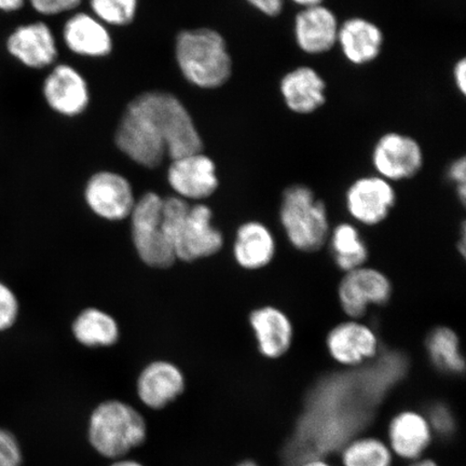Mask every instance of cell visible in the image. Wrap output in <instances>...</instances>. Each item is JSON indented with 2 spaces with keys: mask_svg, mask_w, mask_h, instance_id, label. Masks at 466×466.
Segmentation results:
<instances>
[{
  "mask_svg": "<svg viewBox=\"0 0 466 466\" xmlns=\"http://www.w3.org/2000/svg\"><path fill=\"white\" fill-rule=\"evenodd\" d=\"M115 142L132 161L148 168L159 167L166 156L174 160L203 150L187 108L177 96L160 91L143 93L127 105Z\"/></svg>",
  "mask_w": 466,
  "mask_h": 466,
  "instance_id": "obj_1",
  "label": "cell"
},
{
  "mask_svg": "<svg viewBox=\"0 0 466 466\" xmlns=\"http://www.w3.org/2000/svg\"><path fill=\"white\" fill-rule=\"evenodd\" d=\"M212 211L204 204L190 207L182 198L163 199L162 225L175 258L194 261L215 255L224 238L212 225Z\"/></svg>",
  "mask_w": 466,
  "mask_h": 466,
  "instance_id": "obj_2",
  "label": "cell"
},
{
  "mask_svg": "<svg viewBox=\"0 0 466 466\" xmlns=\"http://www.w3.org/2000/svg\"><path fill=\"white\" fill-rule=\"evenodd\" d=\"M87 442L98 456L112 460L127 458L142 447L148 437V425L142 413L118 400H105L90 413Z\"/></svg>",
  "mask_w": 466,
  "mask_h": 466,
  "instance_id": "obj_3",
  "label": "cell"
},
{
  "mask_svg": "<svg viewBox=\"0 0 466 466\" xmlns=\"http://www.w3.org/2000/svg\"><path fill=\"white\" fill-rule=\"evenodd\" d=\"M175 56L184 77L201 89H217L231 77L228 46L214 29H189L179 33Z\"/></svg>",
  "mask_w": 466,
  "mask_h": 466,
  "instance_id": "obj_4",
  "label": "cell"
},
{
  "mask_svg": "<svg viewBox=\"0 0 466 466\" xmlns=\"http://www.w3.org/2000/svg\"><path fill=\"white\" fill-rule=\"evenodd\" d=\"M279 218L285 237L295 249L313 253L328 243V208L308 186L296 184L284 190Z\"/></svg>",
  "mask_w": 466,
  "mask_h": 466,
  "instance_id": "obj_5",
  "label": "cell"
},
{
  "mask_svg": "<svg viewBox=\"0 0 466 466\" xmlns=\"http://www.w3.org/2000/svg\"><path fill=\"white\" fill-rule=\"evenodd\" d=\"M163 199L155 192L136 202L130 215L132 238L139 258L154 268L171 267L177 258L162 225Z\"/></svg>",
  "mask_w": 466,
  "mask_h": 466,
  "instance_id": "obj_6",
  "label": "cell"
},
{
  "mask_svg": "<svg viewBox=\"0 0 466 466\" xmlns=\"http://www.w3.org/2000/svg\"><path fill=\"white\" fill-rule=\"evenodd\" d=\"M376 175L390 183L411 179L422 170L424 154L420 143L407 134L388 132L378 138L371 151Z\"/></svg>",
  "mask_w": 466,
  "mask_h": 466,
  "instance_id": "obj_7",
  "label": "cell"
},
{
  "mask_svg": "<svg viewBox=\"0 0 466 466\" xmlns=\"http://www.w3.org/2000/svg\"><path fill=\"white\" fill-rule=\"evenodd\" d=\"M392 293V283L382 271L363 266L345 273L338 287V300L348 318L360 319L370 307L388 304Z\"/></svg>",
  "mask_w": 466,
  "mask_h": 466,
  "instance_id": "obj_8",
  "label": "cell"
},
{
  "mask_svg": "<svg viewBox=\"0 0 466 466\" xmlns=\"http://www.w3.org/2000/svg\"><path fill=\"white\" fill-rule=\"evenodd\" d=\"M347 212L360 225L377 226L383 223L396 203L392 183L378 175L355 179L345 197Z\"/></svg>",
  "mask_w": 466,
  "mask_h": 466,
  "instance_id": "obj_9",
  "label": "cell"
},
{
  "mask_svg": "<svg viewBox=\"0 0 466 466\" xmlns=\"http://www.w3.org/2000/svg\"><path fill=\"white\" fill-rule=\"evenodd\" d=\"M434 439L429 419L421 411L400 410L388 423L386 441L395 459L400 461L410 463L427 457Z\"/></svg>",
  "mask_w": 466,
  "mask_h": 466,
  "instance_id": "obj_10",
  "label": "cell"
},
{
  "mask_svg": "<svg viewBox=\"0 0 466 466\" xmlns=\"http://www.w3.org/2000/svg\"><path fill=\"white\" fill-rule=\"evenodd\" d=\"M326 348L336 363L358 367L377 357L380 341L370 325L350 319L329 330Z\"/></svg>",
  "mask_w": 466,
  "mask_h": 466,
  "instance_id": "obj_11",
  "label": "cell"
},
{
  "mask_svg": "<svg viewBox=\"0 0 466 466\" xmlns=\"http://www.w3.org/2000/svg\"><path fill=\"white\" fill-rule=\"evenodd\" d=\"M86 201L93 212L108 220L130 217L136 200L129 180L114 172H98L86 187Z\"/></svg>",
  "mask_w": 466,
  "mask_h": 466,
  "instance_id": "obj_12",
  "label": "cell"
},
{
  "mask_svg": "<svg viewBox=\"0 0 466 466\" xmlns=\"http://www.w3.org/2000/svg\"><path fill=\"white\" fill-rule=\"evenodd\" d=\"M339 26L334 11L324 4L301 8L294 20L295 43L309 56L329 54L337 46Z\"/></svg>",
  "mask_w": 466,
  "mask_h": 466,
  "instance_id": "obj_13",
  "label": "cell"
},
{
  "mask_svg": "<svg viewBox=\"0 0 466 466\" xmlns=\"http://www.w3.org/2000/svg\"><path fill=\"white\" fill-rule=\"evenodd\" d=\"M167 180L182 199H206L218 187L217 166L202 153L172 160L167 170Z\"/></svg>",
  "mask_w": 466,
  "mask_h": 466,
  "instance_id": "obj_14",
  "label": "cell"
},
{
  "mask_svg": "<svg viewBox=\"0 0 466 466\" xmlns=\"http://www.w3.org/2000/svg\"><path fill=\"white\" fill-rule=\"evenodd\" d=\"M43 91L46 104L62 116H78L89 105V87L84 76L66 64L52 69L46 76Z\"/></svg>",
  "mask_w": 466,
  "mask_h": 466,
  "instance_id": "obj_15",
  "label": "cell"
},
{
  "mask_svg": "<svg viewBox=\"0 0 466 466\" xmlns=\"http://www.w3.org/2000/svg\"><path fill=\"white\" fill-rule=\"evenodd\" d=\"M259 353L268 360H279L288 354L294 341V325L287 313L275 306H264L250 313Z\"/></svg>",
  "mask_w": 466,
  "mask_h": 466,
  "instance_id": "obj_16",
  "label": "cell"
},
{
  "mask_svg": "<svg viewBox=\"0 0 466 466\" xmlns=\"http://www.w3.org/2000/svg\"><path fill=\"white\" fill-rule=\"evenodd\" d=\"M328 85L316 68L301 66L290 69L279 81L285 106L297 115H311L326 103Z\"/></svg>",
  "mask_w": 466,
  "mask_h": 466,
  "instance_id": "obj_17",
  "label": "cell"
},
{
  "mask_svg": "<svg viewBox=\"0 0 466 466\" xmlns=\"http://www.w3.org/2000/svg\"><path fill=\"white\" fill-rule=\"evenodd\" d=\"M384 34L380 26L363 16L349 17L340 23L337 46L349 63L364 66L380 56Z\"/></svg>",
  "mask_w": 466,
  "mask_h": 466,
  "instance_id": "obj_18",
  "label": "cell"
},
{
  "mask_svg": "<svg viewBox=\"0 0 466 466\" xmlns=\"http://www.w3.org/2000/svg\"><path fill=\"white\" fill-rule=\"evenodd\" d=\"M185 378L178 367L168 362H154L137 379L139 400L151 410H162L185 391Z\"/></svg>",
  "mask_w": 466,
  "mask_h": 466,
  "instance_id": "obj_19",
  "label": "cell"
},
{
  "mask_svg": "<svg viewBox=\"0 0 466 466\" xmlns=\"http://www.w3.org/2000/svg\"><path fill=\"white\" fill-rule=\"evenodd\" d=\"M7 49L23 66L35 69L50 66L57 57L55 35L44 22L17 27L8 38Z\"/></svg>",
  "mask_w": 466,
  "mask_h": 466,
  "instance_id": "obj_20",
  "label": "cell"
},
{
  "mask_svg": "<svg viewBox=\"0 0 466 466\" xmlns=\"http://www.w3.org/2000/svg\"><path fill=\"white\" fill-rule=\"evenodd\" d=\"M63 39L73 54L103 57L113 49V39L104 23L95 15L80 13L69 17L63 27Z\"/></svg>",
  "mask_w": 466,
  "mask_h": 466,
  "instance_id": "obj_21",
  "label": "cell"
},
{
  "mask_svg": "<svg viewBox=\"0 0 466 466\" xmlns=\"http://www.w3.org/2000/svg\"><path fill=\"white\" fill-rule=\"evenodd\" d=\"M276 254V237L264 223L248 221L238 229L233 255L243 269L260 270L271 264Z\"/></svg>",
  "mask_w": 466,
  "mask_h": 466,
  "instance_id": "obj_22",
  "label": "cell"
},
{
  "mask_svg": "<svg viewBox=\"0 0 466 466\" xmlns=\"http://www.w3.org/2000/svg\"><path fill=\"white\" fill-rule=\"evenodd\" d=\"M328 243L335 264L343 272L363 267L370 250L357 226L340 223L330 229Z\"/></svg>",
  "mask_w": 466,
  "mask_h": 466,
  "instance_id": "obj_23",
  "label": "cell"
},
{
  "mask_svg": "<svg viewBox=\"0 0 466 466\" xmlns=\"http://www.w3.org/2000/svg\"><path fill=\"white\" fill-rule=\"evenodd\" d=\"M395 460L386 440L375 435L355 437L339 453V466H394Z\"/></svg>",
  "mask_w": 466,
  "mask_h": 466,
  "instance_id": "obj_24",
  "label": "cell"
},
{
  "mask_svg": "<svg viewBox=\"0 0 466 466\" xmlns=\"http://www.w3.org/2000/svg\"><path fill=\"white\" fill-rule=\"evenodd\" d=\"M427 352L431 362L448 375H461L465 370V360L459 337L451 329L437 328L427 338Z\"/></svg>",
  "mask_w": 466,
  "mask_h": 466,
  "instance_id": "obj_25",
  "label": "cell"
},
{
  "mask_svg": "<svg viewBox=\"0 0 466 466\" xmlns=\"http://www.w3.org/2000/svg\"><path fill=\"white\" fill-rule=\"evenodd\" d=\"M73 333L86 347L113 346L119 338L116 320L97 309H86L81 313L75 320Z\"/></svg>",
  "mask_w": 466,
  "mask_h": 466,
  "instance_id": "obj_26",
  "label": "cell"
},
{
  "mask_svg": "<svg viewBox=\"0 0 466 466\" xmlns=\"http://www.w3.org/2000/svg\"><path fill=\"white\" fill-rule=\"evenodd\" d=\"M89 4L105 25L125 26L136 17L138 0H89Z\"/></svg>",
  "mask_w": 466,
  "mask_h": 466,
  "instance_id": "obj_27",
  "label": "cell"
},
{
  "mask_svg": "<svg viewBox=\"0 0 466 466\" xmlns=\"http://www.w3.org/2000/svg\"><path fill=\"white\" fill-rule=\"evenodd\" d=\"M20 306L14 290L0 281V333L8 330L19 317Z\"/></svg>",
  "mask_w": 466,
  "mask_h": 466,
  "instance_id": "obj_28",
  "label": "cell"
},
{
  "mask_svg": "<svg viewBox=\"0 0 466 466\" xmlns=\"http://www.w3.org/2000/svg\"><path fill=\"white\" fill-rule=\"evenodd\" d=\"M427 417L435 436L450 437L456 431V419L450 407L444 404L431 407Z\"/></svg>",
  "mask_w": 466,
  "mask_h": 466,
  "instance_id": "obj_29",
  "label": "cell"
},
{
  "mask_svg": "<svg viewBox=\"0 0 466 466\" xmlns=\"http://www.w3.org/2000/svg\"><path fill=\"white\" fill-rule=\"evenodd\" d=\"M22 463L19 441L10 431L0 428V466H22Z\"/></svg>",
  "mask_w": 466,
  "mask_h": 466,
  "instance_id": "obj_30",
  "label": "cell"
},
{
  "mask_svg": "<svg viewBox=\"0 0 466 466\" xmlns=\"http://www.w3.org/2000/svg\"><path fill=\"white\" fill-rule=\"evenodd\" d=\"M33 9L44 15H55L72 11L83 3V0H28Z\"/></svg>",
  "mask_w": 466,
  "mask_h": 466,
  "instance_id": "obj_31",
  "label": "cell"
},
{
  "mask_svg": "<svg viewBox=\"0 0 466 466\" xmlns=\"http://www.w3.org/2000/svg\"><path fill=\"white\" fill-rule=\"evenodd\" d=\"M465 168L466 162L464 157L454 160L451 163L450 167H448V178H450L451 182L456 186V189L458 191L459 199L464 202L465 200Z\"/></svg>",
  "mask_w": 466,
  "mask_h": 466,
  "instance_id": "obj_32",
  "label": "cell"
},
{
  "mask_svg": "<svg viewBox=\"0 0 466 466\" xmlns=\"http://www.w3.org/2000/svg\"><path fill=\"white\" fill-rule=\"evenodd\" d=\"M252 7L261 15L276 17L282 14L284 0H246Z\"/></svg>",
  "mask_w": 466,
  "mask_h": 466,
  "instance_id": "obj_33",
  "label": "cell"
},
{
  "mask_svg": "<svg viewBox=\"0 0 466 466\" xmlns=\"http://www.w3.org/2000/svg\"><path fill=\"white\" fill-rule=\"evenodd\" d=\"M453 81L457 89L462 96L466 95V60L460 58L453 67Z\"/></svg>",
  "mask_w": 466,
  "mask_h": 466,
  "instance_id": "obj_34",
  "label": "cell"
},
{
  "mask_svg": "<svg viewBox=\"0 0 466 466\" xmlns=\"http://www.w3.org/2000/svg\"><path fill=\"white\" fill-rule=\"evenodd\" d=\"M25 2L26 0H0V11L13 13V11L20 10Z\"/></svg>",
  "mask_w": 466,
  "mask_h": 466,
  "instance_id": "obj_35",
  "label": "cell"
},
{
  "mask_svg": "<svg viewBox=\"0 0 466 466\" xmlns=\"http://www.w3.org/2000/svg\"><path fill=\"white\" fill-rule=\"evenodd\" d=\"M297 466H339L336 465L333 462H330L329 460L320 457H313L304 460L301 463Z\"/></svg>",
  "mask_w": 466,
  "mask_h": 466,
  "instance_id": "obj_36",
  "label": "cell"
},
{
  "mask_svg": "<svg viewBox=\"0 0 466 466\" xmlns=\"http://www.w3.org/2000/svg\"><path fill=\"white\" fill-rule=\"evenodd\" d=\"M109 466H146L142 462L137 461V460H133L129 458H121L118 460H114L112 464Z\"/></svg>",
  "mask_w": 466,
  "mask_h": 466,
  "instance_id": "obj_37",
  "label": "cell"
},
{
  "mask_svg": "<svg viewBox=\"0 0 466 466\" xmlns=\"http://www.w3.org/2000/svg\"><path fill=\"white\" fill-rule=\"evenodd\" d=\"M291 3L299 5L300 8L312 7V5H322L325 0H290Z\"/></svg>",
  "mask_w": 466,
  "mask_h": 466,
  "instance_id": "obj_38",
  "label": "cell"
},
{
  "mask_svg": "<svg viewBox=\"0 0 466 466\" xmlns=\"http://www.w3.org/2000/svg\"><path fill=\"white\" fill-rule=\"evenodd\" d=\"M407 466H441L439 463L435 461L434 459L429 457H423L421 459L417 460V461H413L408 463Z\"/></svg>",
  "mask_w": 466,
  "mask_h": 466,
  "instance_id": "obj_39",
  "label": "cell"
},
{
  "mask_svg": "<svg viewBox=\"0 0 466 466\" xmlns=\"http://www.w3.org/2000/svg\"><path fill=\"white\" fill-rule=\"evenodd\" d=\"M236 466H260L258 463L253 461V460H244L240 463H238Z\"/></svg>",
  "mask_w": 466,
  "mask_h": 466,
  "instance_id": "obj_40",
  "label": "cell"
}]
</instances>
